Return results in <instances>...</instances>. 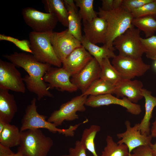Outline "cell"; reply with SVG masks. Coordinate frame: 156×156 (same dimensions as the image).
<instances>
[{"label":"cell","instance_id":"19","mask_svg":"<svg viewBox=\"0 0 156 156\" xmlns=\"http://www.w3.org/2000/svg\"><path fill=\"white\" fill-rule=\"evenodd\" d=\"M18 110L14 96L9 90L0 89V120L10 123Z\"/></svg>","mask_w":156,"mask_h":156},{"label":"cell","instance_id":"13","mask_svg":"<svg viewBox=\"0 0 156 156\" xmlns=\"http://www.w3.org/2000/svg\"><path fill=\"white\" fill-rule=\"evenodd\" d=\"M111 104L117 105L124 107L127 112L134 115H137L142 112L140 105L133 103L126 97L119 99L109 94L97 96L89 95L85 105L92 107H96Z\"/></svg>","mask_w":156,"mask_h":156},{"label":"cell","instance_id":"42","mask_svg":"<svg viewBox=\"0 0 156 156\" xmlns=\"http://www.w3.org/2000/svg\"><path fill=\"white\" fill-rule=\"evenodd\" d=\"M8 156H24L20 152L18 151L16 153H14L13 154Z\"/></svg>","mask_w":156,"mask_h":156},{"label":"cell","instance_id":"27","mask_svg":"<svg viewBox=\"0 0 156 156\" xmlns=\"http://www.w3.org/2000/svg\"><path fill=\"white\" fill-rule=\"evenodd\" d=\"M101 67L100 78L107 80L115 85L124 79L110 63L109 58L103 60Z\"/></svg>","mask_w":156,"mask_h":156},{"label":"cell","instance_id":"6","mask_svg":"<svg viewBox=\"0 0 156 156\" xmlns=\"http://www.w3.org/2000/svg\"><path fill=\"white\" fill-rule=\"evenodd\" d=\"M140 31L133 25L114 41L119 55L134 58L142 57L145 50L141 40Z\"/></svg>","mask_w":156,"mask_h":156},{"label":"cell","instance_id":"28","mask_svg":"<svg viewBox=\"0 0 156 156\" xmlns=\"http://www.w3.org/2000/svg\"><path fill=\"white\" fill-rule=\"evenodd\" d=\"M106 142V146L102 151L101 156H129L128 148L126 144H118L109 135L107 136Z\"/></svg>","mask_w":156,"mask_h":156},{"label":"cell","instance_id":"2","mask_svg":"<svg viewBox=\"0 0 156 156\" xmlns=\"http://www.w3.org/2000/svg\"><path fill=\"white\" fill-rule=\"evenodd\" d=\"M97 14L99 17L105 19L107 24L105 41L103 45L114 51V40L133 26L132 22L134 17L131 12L122 5L108 11H104L99 7Z\"/></svg>","mask_w":156,"mask_h":156},{"label":"cell","instance_id":"29","mask_svg":"<svg viewBox=\"0 0 156 156\" xmlns=\"http://www.w3.org/2000/svg\"><path fill=\"white\" fill-rule=\"evenodd\" d=\"M77 7L79 8V14L83 23L92 21L98 16L97 12L93 8L94 0H75Z\"/></svg>","mask_w":156,"mask_h":156},{"label":"cell","instance_id":"40","mask_svg":"<svg viewBox=\"0 0 156 156\" xmlns=\"http://www.w3.org/2000/svg\"><path fill=\"white\" fill-rule=\"evenodd\" d=\"M153 156H156V143L152 144L150 146Z\"/></svg>","mask_w":156,"mask_h":156},{"label":"cell","instance_id":"39","mask_svg":"<svg viewBox=\"0 0 156 156\" xmlns=\"http://www.w3.org/2000/svg\"><path fill=\"white\" fill-rule=\"evenodd\" d=\"M123 0H114V9L120 8L122 5Z\"/></svg>","mask_w":156,"mask_h":156},{"label":"cell","instance_id":"26","mask_svg":"<svg viewBox=\"0 0 156 156\" xmlns=\"http://www.w3.org/2000/svg\"><path fill=\"white\" fill-rule=\"evenodd\" d=\"M116 85L105 79L99 78L94 81L82 95L97 96L114 94Z\"/></svg>","mask_w":156,"mask_h":156},{"label":"cell","instance_id":"17","mask_svg":"<svg viewBox=\"0 0 156 156\" xmlns=\"http://www.w3.org/2000/svg\"><path fill=\"white\" fill-rule=\"evenodd\" d=\"M143 86L140 80L123 79L116 85L114 94L118 98L125 97L131 102L137 104L143 98Z\"/></svg>","mask_w":156,"mask_h":156},{"label":"cell","instance_id":"14","mask_svg":"<svg viewBox=\"0 0 156 156\" xmlns=\"http://www.w3.org/2000/svg\"><path fill=\"white\" fill-rule=\"evenodd\" d=\"M70 75L62 67H51L46 72L43 80L48 83L49 89L56 88L61 91L73 92L78 88L71 81Z\"/></svg>","mask_w":156,"mask_h":156},{"label":"cell","instance_id":"11","mask_svg":"<svg viewBox=\"0 0 156 156\" xmlns=\"http://www.w3.org/2000/svg\"><path fill=\"white\" fill-rule=\"evenodd\" d=\"M0 89L24 93L26 86L16 66L11 62L0 60Z\"/></svg>","mask_w":156,"mask_h":156},{"label":"cell","instance_id":"43","mask_svg":"<svg viewBox=\"0 0 156 156\" xmlns=\"http://www.w3.org/2000/svg\"><path fill=\"white\" fill-rule=\"evenodd\" d=\"M153 66L154 69L156 72V59L154 60L153 62Z\"/></svg>","mask_w":156,"mask_h":156},{"label":"cell","instance_id":"12","mask_svg":"<svg viewBox=\"0 0 156 156\" xmlns=\"http://www.w3.org/2000/svg\"><path fill=\"white\" fill-rule=\"evenodd\" d=\"M126 131L117 134V136L120 140L117 143L125 144L127 146L129 156H131L132 152L136 148L141 146H150L153 138L151 134H142L140 129L139 123L136 124L131 127L130 121L126 120L125 122Z\"/></svg>","mask_w":156,"mask_h":156},{"label":"cell","instance_id":"10","mask_svg":"<svg viewBox=\"0 0 156 156\" xmlns=\"http://www.w3.org/2000/svg\"><path fill=\"white\" fill-rule=\"evenodd\" d=\"M48 34L55 53L62 63L73 51L82 46L81 41L68 32V29Z\"/></svg>","mask_w":156,"mask_h":156},{"label":"cell","instance_id":"37","mask_svg":"<svg viewBox=\"0 0 156 156\" xmlns=\"http://www.w3.org/2000/svg\"><path fill=\"white\" fill-rule=\"evenodd\" d=\"M14 153L10 148L0 144V156H8Z\"/></svg>","mask_w":156,"mask_h":156},{"label":"cell","instance_id":"38","mask_svg":"<svg viewBox=\"0 0 156 156\" xmlns=\"http://www.w3.org/2000/svg\"><path fill=\"white\" fill-rule=\"evenodd\" d=\"M151 135L153 138H156V117L155 121L152 124V126L151 129Z\"/></svg>","mask_w":156,"mask_h":156},{"label":"cell","instance_id":"7","mask_svg":"<svg viewBox=\"0 0 156 156\" xmlns=\"http://www.w3.org/2000/svg\"><path fill=\"white\" fill-rule=\"evenodd\" d=\"M22 14L26 24L33 31L37 33L53 31L58 21L53 14L42 12L32 7L23 8Z\"/></svg>","mask_w":156,"mask_h":156},{"label":"cell","instance_id":"24","mask_svg":"<svg viewBox=\"0 0 156 156\" xmlns=\"http://www.w3.org/2000/svg\"><path fill=\"white\" fill-rule=\"evenodd\" d=\"M132 24L143 32L146 38L151 37L154 35L156 32V14L134 18Z\"/></svg>","mask_w":156,"mask_h":156},{"label":"cell","instance_id":"3","mask_svg":"<svg viewBox=\"0 0 156 156\" xmlns=\"http://www.w3.org/2000/svg\"><path fill=\"white\" fill-rule=\"evenodd\" d=\"M53 144L51 138L40 129L27 130L21 131L18 151L24 156H47Z\"/></svg>","mask_w":156,"mask_h":156},{"label":"cell","instance_id":"30","mask_svg":"<svg viewBox=\"0 0 156 156\" xmlns=\"http://www.w3.org/2000/svg\"><path fill=\"white\" fill-rule=\"evenodd\" d=\"M100 129L99 126L92 125L89 128L84 129L80 141L84 147L89 151L93 156H98L95 150L94 142L96 135Z\"/></svg>","mask_w":156,"mask_h":156},{"label":"cell","instance_id":"31","mask_svg":"<svg viewBox=\"0 0 156 156\" xmlns=\"http://www.w3.org/2000/svg\"><path fill=\"white\" fill-rule=\"evenodd\" d=\"M141 40L146 57L153 60L156 59V36L146 38L141 37Z\"/></svg>","mask_w":156,"mask_h":156},{"label":"cell","instance_id":"1","mask_svg":"<svg viewBox=\"0 0 156 156\" xmlns=\"http://www.w3.org/2000/svg\"><path fill=\"white\" fill-rule=\"evenodd\" d=\"M3 56L16 66L23 68L28 73L23 78V80L27 90L36 94L38 100L45 96L53 97L49 90L48 84L43 80L45 74L51 67V65L40 62L32 54L25 53L15 52Z\"/></svg>","mask_w":156,"mask_h":156},{"label":"cell","instance_id":"21","mask_svg":"<svg viewBox=\"0 0 156 156\" xmlns=\"http://www.w3.org/2000/svg\"><path fill=\"white\" fill-rule=\"evenodd\" d=\"M142 95L145 99V112L143 119L139 123L140 129L143 134L150 135V120L153 110L156 106V97L152 96L148 90L143 88Z\"/></svg>","mask_w":156,"mask_h":156},{"label":"cell","instance_id":"22","mask_svg":"<svg viewBox=\"0 0 156 156\" xmlns=\"http://www.w3.org/2000/svg\"><path fill=\"white\" fill-rule=\"evenodd\" d=\"M42 2L46 12L54 14L63 26L68 27V12L64 0H42Z\"/></svg>","mask_w":156,"mask_h":156},{"label":"cell","instance_id":"35","mask_svg":"<svg viewBox=\"0 0 156 156\" xmlns=\"http://www.w3.org/2000/svg\"><path fill=\"white\" fill-rule=\"evenodd\" d=\"M131 156H153L150 146H143L134 149Z\"/></svg>","mask_w":156,"mask_h":156},{"label":"cell","instance_id":"4","mask_svg":"<svg viewBox=\"0 0 156 156\" xmlns=\"http://www.w3.org/2000/svg\"><path fill=\"white\" fill-rule=\"evenodd\" d=\"M37 108L36 99L34 97L31 101L30 104L26 109L22 120L20 131L43 128L53 133L58 132L66 136H74L75 131L77 129L75 125L70 126L67 129L58 128L54 124L46 120V116L39 114Z\"/></svg>","mask_w":156,"mask_h":156},{"label":"cell","instance_id":"25","mask_svg":"<svg viewBox=\"0 0 156 156\" xmlns=\"http://www.w3.org/2000/svg\"><path fill=\"white\" fill-rule=\"evenodd\" d=\"M20 138L21 131L18 127L6 124L0 133V144L10 148L19 146Z\"/></svg>","mask_w":156,"mask_h":156},{"label":"cell","instance_id":"36","mask_svg":"<svg viewBox=\"0 0 156 156\" xmlns=\"http://www.w3.org/2000/svg\"><path fill=\"white\" fill-rule=\"evenodd\" d=\"M102 10L105 11L111 10L114 9V0H102Z\"/></svg>","mask_w":156,"mask_h":156},{"label":"cell","instance_id":"20","mask_svg":"<svg viewBox=\"0 0 156 156\" xmlns=\"http://www.w3.org/2000/svg\"><path fill=\"white\" fill-rule=\"evenodd\" d=\"M68 12V32L81 42L82 34L81 20L77 7L74 0H64Z\"/></svg>","mask_w":156,"mask_h":156},{"label":"cell","instance_id":"16","mask_svg":"<svg viewBox=\"0 0 156 156\" xmlns=\"http://www.w3.org/2000/svg\"><path fill=\"white\" fill-rule=\"evenodd\" d=\"M93 57L82 46L73 51L62 63V67L72 77L79 72Z\"/></svg>","mask_w":156,"mask_h":156},{"label":"cell","instance_id":"23","mask_svg":"<svg viewBox=\"0 0 156 156\" xmlns=\"http://www.w3.org/2000/svg\"><path fill=\"white\" fill-rule=\"evenodd\" d=\"M82 45L98 62L101 67L103 60L106 58H114L116 56L114 51L103 45L99 47L89 41L83 36Z\"/></svg>","mask_w":156,"mask_h":156},{"label":"cell","instance_id":"15","mask_svg":"<svg viewBox=\"0 0 156 156\" xmlns=\"http://www.w3.org/2000/svg\"><path fill=\"white\" fill-rule=\"evenodd\" d=\"M101 67L93 57L79 72L72 76L71 82L84 92L95 80L100 78Z\"/></svg>","mask_w":156,"mask_h":156},{"label":"cell","instance_id":"45","mask_svg":"<svg viewBox=\"0 0 156 156\" xmlns=\"http://www.w3.org/2000/svg\"><path fill=\"white\" fill-rule=\"evenodd\" d=\"M155 1H156V0H155Z\"/></svg>","mask_w":156,"mask_h":156},{"label":"cell","instance_id":"8","mask_svg":"<svg viewBox=\"0 0 156 156\" xmlns=\"http://www.w3.org/2000/svg\"><path fill=\"white\" fill-rule=\"evenodd\" d=\"M88 96L81 94L62 104L59 109L51 114L47 120L57 127L61 125L65 120L73 121L78 119L76 112L85 111V105Z\"/></svg>","mask_w":156,"mask_h":156},{"label":"cell","instance_id":"44","mask_svg":"<svg viewBox=\"0 0 156 156\" xmlns=\"http://www.w3.org/2000/svg\"><path fill=\"white\" fill-rule=\"evenodd\" d=\"M61 156H70L69 155H62Z\"/></svg>","mask_w":156,"mask_h":156},{"label":"cell","instance_id":"32","mask_svg":"<svg viewBox=\"0 0 156 156\" xmlns=\"http://www.w3.org/2000/svg\"><path fill=\"white\" fill-rule=\"evenodd\" d=\"M134 18H138L151 14H156V1L153 0L141 7L131 12Z\"/></svg>","mask_w":156,"mask_h":156},{"label":"cell","instance_id":"9","mask_svg":"<svg viewBox=\"0 0 156 156\" xmlns=\"http://www.w3.org/2000/svg\"><path fill=\"white\" fill-rule=\"evenodd\" d=\"M112 64L124 79H131L142 76L150 68L142 57L134 58L119 54L113 58Z\"/></svg>","mask_w":156,"mask_h":156},{"label":"cell","instance_id":"41","mask_svg":"<svg viewBox=\"0 0 156 156\" xmlns=\"http://www.w3.org/2000/svg\"><path fill=\"white\" fill-rule=\"evenodd\" d=\"M6 124L0 120V133L2 131Z\"/></svg>","mask_w":156,"mask_h":156},{"label":"cell","instance_id":"5","mask_svg":"<svg viewBox=\"0 0 156 156\" xmlns=\"http://www.w3.org/2000/svg\"><path fill=\"white\" fill-rule=\"evenodd\" d=\"M29 37V47L32 55L39 62L61 67L62 63L56 55L51 43L48 33L33 31Z\"/></svg>","mask_w":156,"mask_h":156},{"label":"cell","instance_id":"18","mask_svg":"<svg viewBox=\"0 0 156 156\" xmlns=\"http://www.w3.org/2000/svg\"><path fill=\"white\" fill-rule=\"evenodd\" d=\"M85 37L94 44H105L107 24L103 18L97 17L92 21L83 23Z\"/></svg>","mask_w":156,"mask_h":156},{"label":"cell","instance_id":"34","mask_svg":"<svg viewBox=\"0 0 156 156\" xmlns=\"http://www.w3.org/2000/svg\"><path fill=\"white\" fill-rule=\"evenodd\" d=\"M86 149L83 146L80 141H77L74 148H70L69 150L70 156H86Z\"/></svg>","mask_w":156,"mask_h":156},{"label":"cell","instance_id":"33","mask_svg":"<svg viewBox=\"0 0 156 156\" xmlns=\"http://www.w3.org/2000/svg\"><path fill=\"white\" fill-rule=\"evenodd\" d=\"M153 0H123L122 5L131 12Z\"/></svg>","mask_w":156,"mask_h":156}]
</instances>
